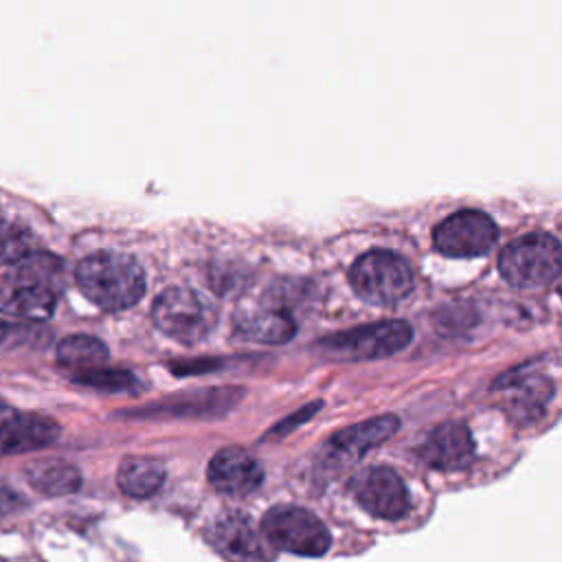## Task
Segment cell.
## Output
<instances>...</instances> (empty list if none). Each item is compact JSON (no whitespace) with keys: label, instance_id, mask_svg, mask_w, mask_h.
Masks as SVG:
<instances>
[{"label":"cell","instance_id":"4","mask_svg":"<svg viewBox=\"0 0 562 562\" xmlns=\"http://www.w3.org/2000/svg\"><path fill=\"white\" fill-rule=\"evenodd\" d=\"M503 279L520 290L553 283L560 274V244L549 233H529L514 239L498 257Z\"/></svg>","mask_w":562,"mask_h":562},{"label":"cell","instance_id":"14","mask_svg":"<svg viewBox=\"0 0 562 562\" xmlns=\"http://www.w3.org/2000/svg\"><path fill=\"white\" fill-rule=\"evenodd\" d=\"M400 428V419L395 415H380L373 419L358 422L353 426H347L331 435L327 450L329 457L338 461H356L371 448L386 441L391 435H395Z\"/></svg>","mask_w":562,"mask_h":562},{"label":"cell","instance_id":"9","mask_svg":"<svg viewBox=\"0 0 562 562\" xmlns=\"http://www.w3.org/2000/svg\"><path fill=\"white\" fill-rule=\"evenodd\" d=\"M356 501L375 518L397 520L408 512V492L400 474L384 465L362 470L351 481Z\"/></svg>","mask_w":562,"mask_h":562},{"label":"cell","instance_id":"19","mask_svg":"<svg viewBox=\"0 0 562 562\" xmlns=\"http://www.w3.org/2000/svg\"><path fill=\"white\" fill-rule=\"evenodd\" d=\"M105 360H108V347L99 338L88 334L66 336L57 345V362L68 369H79V373L99 369Z\"/></svg>","mask_w":562,"mask_h":562},{"label":"cell","instance_id":"6","mask_svg":"<svg viewBox=\"0 0 562 562\" xmlns=\"http://www.w3.org/2000/svg\"><path fill=\"white\" fill-rule=\"evenodd\" d=\"M156 327L182 345L202 342L217 325L215 307L191 288H167L151 310Z\"/></svg>","mask_w":562,"mask_h":562},{"label":"cell","instance_id":"10","mask_svg":"<svg viewBox=\"0 0 562 562\" xmlns=\"http://www.w3.org/2000/svg\"><path fill=\"white\" fill-rule=\"evenodd\" d=\"M211 544L231 562H270L272 547L257 533L248 516L239 512H228L220 516L209 533Z\"/></svg>","mask_w":562,"mask_h":562},{"label":"cell","instance_id":"3","mask_svg":"<svg viewBox=\"0 0 562 562\" xmlns=\"http://www.w3.org/2000/svg\"><path fill=\"white\" fill-rule=\"evenodd\" d=\"M356 294L378 307H393L415 285L413 270L404 257L391 250H369L356 259L349 272Z\"/></svg>","mask_w":562,"mask_h":562},{"label":"cell","instance_id":"13","mask_svg":"<svg viewBox=\"0 0 562 562\" xmlns=\"http://www.w3.org/2000/svg\"><path fill=\"white\" fill-rule=\"evenodd\" d=\"M59 437V424L40 413H15L0 424V457L33 452Z\"/></svg>","mask_w":562,"mask_h":562},{"label":"cell","instance_id":"15","mask_svg":"<svg viewBox=\"0 0 562 562\" xmlns=\"http://www.w3.org/2000/svg\"><path fill=\"white\" fill-rule=\"evenodd\" d=\"M296 331V323L281 305H259L237 316V334L252 342L281 345L288 342Z\"/></svg>","mask_w":562,"mask_h":562},{"label":"cell","instance_id":"12","mask_svg":"<svg viewBox=\"0 0 562 562\" xmlns=\"http://www.w3.org/2000/svg\"><path fill=\"white\" fill-rule=\"evenodd\" d=\"M209 481L222 494L246 496L263 483V468L244 448L226 446L211 457Z\"/></svg>","mask_w":562,"mask_h":562},{"label":"cell","instance_id":"17","mask_svg":"<svg viewBox=\"0 0 562 562\" xmlns=\"http://www.w3.org/2000/svg\"><path fill=\"white\" fill-rule=\"evenodd\" d=\"M26 479L37 492H42L46 496L72 494L81 485V472L72 463L61 461V459L33 461L26 468Z\"/></svg>","mask_w":562,"mask_h":562},{"label":"cell","instance_id":"2","mask_svg":"<svg viewBox=\"0 0 562 562\" xmlns=\"http://www.w3.org/2000/svg\"><path fill=\"white\" fill-rule=\"evenodd\" d=\"M59 285L61 263L46 252H31L0 279V312L31 323L44 321L55 312Z\"/></svg>","mask_w":562,"mask_h":562},{"label":"cell","instance_id":"20","mask_svg":"<svg viewBox=\"0 0 562 562\" xmlns=\"http://www.w3.org/2000/svg\"><path fill=\"white\" fill-rule=\"evenodd\" d=\"M77 384L105 391V393H123V391H134L138 386V380L134 373L125 369H92L75 375Z\"/></svg>","mask_w":562,"mask_h":562},{"label":"cell","instance_id":"25","mask_svg":"<svg viewBox=\"0 0 562 562\" xmlns=\"http://www.w3.org/2000/svg\"><path fill=\"white\" fill-rule=\"evenodd\" d=\"M15 415V411L4 402V400H0V424H4L9 417H13Z\"/></svg>","mask_w":562,"mask_h":562},{"label":"cell","instance_id":"1","mask_svg":"<svg viewBox=\"0 0 562 562\" xmlns=\"http://www.w3.org/2000/svg\"><path fill=\"white\" fill-rule=\"evenodd\" d=\"M75 279L81 294L105 312L127 310L145 294V272L127 252H92L77 263Z\"/></svg>","mask_w":562,"mask_h":562},{"label":"cell","instance_id":"24","mask_svg":"<svg viewBox=\"0 0 562 562\" xmlns=\"http://www.w3.org/2000/svg\"><path fill=\"white\" fill-rule=\"evenodd\" d=\"M13 338L26 340L29 338V329L15 327V325H9V323L0 321V342H13Z\"/></svg>","mask_w":562,"mask_h":562},{"label":"cell","instance_id":"16","mask_svg":"<svg viewBox=\"0 0 562 562\" xmlns=\"http://www.w3.org/2000/svg\"><path fill=\"white\" fill-rule=\"evenodd\" d=\"M496 389H514L509 408L522 422H531L542 415V408L553 395V382L547 375L538 373H507L498 380Z\"/></svg>","mask_w":562,"mask_h":562},{"label":"cell","instance_id":"7","mask_svg":"<svg viewBox=\"0 0 562 562\" xmlns=\"http://www.w3.org/2000/svg\"><path fill=\"white\" fill-rule=\"evenodd\" d=\"M261 536L270 547L294 555L318 558L329 544V531L325 522L305 507L274 505L261 518Z\"/></svg>","mask_w":562,"mask_h":562},{"label":"cell","instance_id":"8","mask_svg":"<svg viewBox=\"0 0 562 562\" xmlns=\"http://www.w3.org/2000/svg\"><path fill=\"white\" fill-rule=\"evenodd\" d=\"M435 248L446 257H481L492 250L498 239L494 220L474 209H463L448 215L435 228Z\"/></svg>","mask_w":562,"mask_h":562},{"label":"cell","instance_id":"21","mask_svg":"<svg viewBox=\"0 0 562 562\" xmlns=\"http://www.w3.org/2000/svg\"><path fill=\"white\" fill-rule=\"evenodd\" d=\"M31 250V235L0 215V263H18Z\"/></svg>","mask_w":562,"mask_h":562},{"label":"cell","instance_id":"18","mask_svg":"<svg viewBox=\"0 0 562 562\" xmlns=\"http://www.w3.org/2000/svg\"><path fill=\"white\" fill-rule=\"evenodd\" d=\"M165 481V468L151 457H127L116 472L119 487L134 498H147L160 490Z\"/></svg>","mask_w":562,"mask_h":562},{"label":"cell","instance_id":"22","mask_svg":"<svg viewBox=\"0 0 562 562\" xmlns=\"http://www.w3.org/2000/svg\"><path fill=\"white\" fill-rule=\"evenodd\" d=\"M321 408V402H312L310 406H305L303 411H299L294 417H288V419H283L281 424H277L272 430H270V435H283V432H288L294 424H296V419L301 422V419H307L312 413H316Z\"/></svg>","mask_w":562,"mask_h":562},{"label":"cell","instance_id":"5","mask_svg":"<svg viewBox=\"0 0 562 562\" xmlns=\"http://www.w3.org/2000/svg\"><path fill=\"white\" fill-rule=\"evenodd\" d=\"M413 338L406 321H380L331 334L314 345V351L331 360H375L402 351Z\"/></svg>","mask_w":562,"mask_h":562},{"label":"cell","instance_id":"11","mask_svg":"<svg viewBox=\"0 0 562 562\" xmlns=\"http://www.w3.org/2000/svg\"><path fill=\"white\" fill-rule=\"evenodd\" d=\"M476 446L465 424L446 422L432 428L419 446V459L443 472L463 470L474 461Z\"/></svg>","mask_w":562,"mask_h":562},{"label":"cell","instance_id":"23","mask_svg":"<svg viewBox=\"0 0 562 562\" xmlns=\"http://www.w3.org/2000/svg\"><path fill=\"white\" fill-rule=\"evenodd\" d=\"M20 505H22V498L13 490L0 487V516L15 512Z\"/></svg>","mask_w":562,"mask_h":562}]
</instances>
